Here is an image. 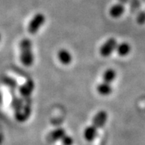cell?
Masks as SVG:
<instances>
[{"label": "cell", "mask_w": 145, "mask_h": 145, "mask_svg": "<svg viewBox=\"0 0 145 145\" xmlns=\"http://www.w3.org/2000/svg\"><path fill=\"white\" fill-rule=\"evenodd\" d=\"M0 41H1V34H0Z\"/></svg>", "instance_id": "21"}, {"label": "cell", "mask_w": 145, "mask_h": 145, "mask_svg": "<svg viewBox=\"0 0 145 145\" xmlns=\"http://www.w3.org/2000/svg\"><path fill=\"white\" fill-rule=\"evenodd\" d=\"M3 82L10 89V90H15L16 88H18L17 82L14 78H10V77H5Z\"/></svg>", "instance_id": "15"}, {"label": "cell", "mask_w": 145, "mask_h": 145, "mask_svg": "<svg viewBox=\"0 0 145 145\" xmlns=\"http://www.w3.org/2000/svg\"><path fill=\"white\" fill-rule=\"evenodd\" d=\"M124 12V5L118 3L113 5L110 9V15L113 18H118L123 15Z\"/></svg>", "instance_id": "10"}, {"label": "cell", "mask_w": 145, "mask_h": 145, "mask_svg": "<svg viewBox=\"0 0 145 145\" xmlns=\"http://www.w3.org/2000/svg\"><path fill=\"white\" fill-rule=\"evenodd\" d=\"M98 136V129L91 125L84 130V138L88 141H93Z\"/></svg>", "instance_id": "11"}, {"label": "cell", "mask_w": 145, "mask_h": 145, "mask_svg": "<svg viewBox=\"0 0 145 145\" xmlns=\"http://www.w3.org/2000/svg\"><path fill=\"white\" fill-rule=\"evenodd\" d=\"M24 105H25V99L23 98L17 97L15 95H13L11 105L13 109H14L15 115L19 113L22 110L23 107H24Z\"/></svg>", "instance_id": "9"}, {"label": "cell", "mask_w": 145, "mask_h": 145, "mask_svg": "<svg viewBox=\"0 0 145 145\" xmlns=\"http://www.w3.org/2000/svg\"><path fill=\"white\" fill-rule=\"evenodd\" d=\"M31 105H32V100H31V98L25 99V105H24L22 110L19 113L15 115L16 119L18 121H20V122L25 121L28 119L29 117L31 116V111H32V106H31Z\"/></svg>", "instance_id": "3"}, {"label": "cell", "mask_w": 145, "mask_h": 145, "mask_svg": "<svg viewBox=\"0 0 145 145\" xmlns=\"http://www.w3.org/2000/svg\"><path fill=\"white\" fill-rule=\"evenodd\" d=\"M116 77V71L112 68H110L105 71L102 78H103L104 82L107 83V84H111L115 80Z\"/></svg>", "instance_id": "14"}, {"label": "cell", "mask_w": 145, "mask_h": 145, "mask_svg": "<svg viewBox=\"0 0 145 145\" xmlns=\"http://www.w3.org/2000/svg\"><path fill=\"white\" fill-rule=\"evenodd\" d=\"M117 42L114 38H110L101 46L99 53L101 56L108 57L116 49Z\"/></svg>", "instance_id": "4"}, {"label": "cell", "mask_w": 145, "mask_h": 145, "mask_svg": "<svg viewBox=\"0 0 145 145\" xmlns=\"http://www.w3.org/2000/svg\"><path fill=\"white\" fill-rule=\"evenodd\" d=\"M32 42L29 39H24L20 42V60L22 65L31 67L34 62V56L32 50Z\"/></svg>", "instance_id": "1"}, {"label": "cell", "mask_w": 145, "mask_h": 145, "mask_svg": "<svg viewBox=\"0 0 145 145\" xmlns=\"http://www.w3.org/2000/svg\"><path fill=\"white\" fill-rule=\"evenodd\" d=\"M107 120V113L105 110L99 111L93 118V126L97 129H101L105 126Z\"/></svg>", "instance_id": "6"}, {"label": "cell", "mask_w": 145, "mask_h": 145, "mask_svg": "<svg viewBox=\"0 0 145 145\" xmlns=\"http://www.w3.org/2000/svg\"><path fill=\"white\" fill-rule=\"evenodd\" d=\"M61 142L62 145H72L73 139H72V137L65 134V136L61 138Z\"/></svg>", "instance_id": "17"}, {"label": "cell", "mask_w": 145, "mask_h": 145, "mask_svg": "<svg viewBox=\"0 0 145 145\" xmlns=\"http://www.w3.org/2000/svg\"><path fill=\"white\" fill-rule=\"evenodd\" d=\"M1 141H2V138L0 137V143H1Z\"/></svg>", "instance_id": "20"}, {"label": "cell", "mask_w": 145, "mask_h": 145, "mask_svg": "<svg viewBox=\"0 0 145 145\" xmlns=\"http://www.w3.org/2000/svg\"><path fill=\"white\" fill-rule=\"evenodd\" d=\"M142 1H144V2H145V0H142Z\"/></svg>", "instance_id": "22"}, {"label": "cell", "mask_w": 145, "mask_h": 145, "mask_svg": "<svg viewBox=\"0 0 145 145\" xmlns=\"http://www.w3.org/2000/svg\"><path fill=\"white\" fill-rule=\"evenodd\" d=\"M34 82L32 79H28L22 85L19 87L18 89H19V94L22 96V98L25 99L31 98V95L32 94L33 90H34Z\"/></svg>", "instance_id": "5"}, {"label": "cell", "mask_w": 145, "mask_h": 145, "mask_svg": "<svg viewBox=\"0 0 145 145\" xmlns=\"http://www.w3.org/2000/svg\"><path fill=\"white\" fill-rule=\"evenodd\" d=\"M65 135V130L63 128H57L56 130H53L48 134L47 139L49 142H55L59 140H61V138Z\"/></svg>", "instance_id": "8"}, {"label": "cell", "mask_w": 145, "mask_h": 145, "mask_svg": "<svg viewBox=\"0 0 145 145\" xmlns=\"http://www.w3.org/2000/svg\"><path fill=\"white\" fill-rule=\"evenodd\" d=\"M129 4H130V12H132L133 14H135L140 9L141 1L140 0H129Z\"/></svg>", "instance_id": "16"}, {"label": "cell", "mask_w": 145, "mask_h": 145, "mask_svg": "<svg viewBox=\"0 0 145 145\" xmlns=\"http://www.w3.org/2000/svg\"><path fill=\"white\" fill-rule=\"evenodd\" d=\"M44 22H45V16H44V14H36L28 24L27 31H28L29 33L36 34L39 30V28L44 25Z\"/></svg>", "instance_id": "2"}, {"label": "cell", "mask_w": 145, "mask_h": 145, "mask_svg": "<svg viewBox=\"0 0 145 145\" xmlns=\"http://www.w3.org/2000/svg\"><path fill=\"white\" fill-rule=\"evenodd\" d=\"M57 57L59 61L61 62L62 65H67L71 63L72 61V55L71 53L66 49H61L58 52Z\"/></svg>", "instance_id": "7"}, {"label": "cell", "mask_w": 145, "mask_h": 145, "mask_svg": "<svg viewBox=\"0 0 145 145\" xmlns=\"http://www.w3.org/2000/svg\"><path fill=\"white\" fill-rule=\"evenodd\" d=\"M136 21L139 25H143L145 23V11L141 10V11L138 12L137 16H136Z\"/></svg>", "instance_id": "18"}, {"label": "cell", "mask_w": 145, "mask_h": 145, "mask_svg": "<svg viewBox=\"0 0 145 145\" xmlns=\"http://www.w3.org/2000/svg\"><path fill=\"white\" fill-rule=\"evenodd\" d=\"M97 91L101 95H108L112 93L113 88L110 85V84L103 82L97 86Z\"/></svg>", "instance_id": "13"}, {"label": "cell", "mask_w": 145, "mask_h": 145, "mask_svg": "<svg viewBox=\"0 0 145 145\" xmlns=\"http://www.w3.org/2000/svg\"><path fill=\"white\" fill-rule=\"evenodd\" d=\"M130 50H131V48L127 42H121L119 44H117L116 49L117 54L120 56H126L130 52Z\"/></svg>", "instance_id": "12"}, {"label": "cell", "mask_w": 145, "mask_h": 145, "mask_svg": "<svg viewBox=\"0 0 145 145\" xmlns=\"http://www.w3.org/2000/svg\"><path fill=\"white\" fill-rule=\"evenodd\" d=\"M118 2H119V3H121V4L124 5L127 4L128 2H129V0H118Z\"/></svg>", "instance_id": "19"}]
</instances>
